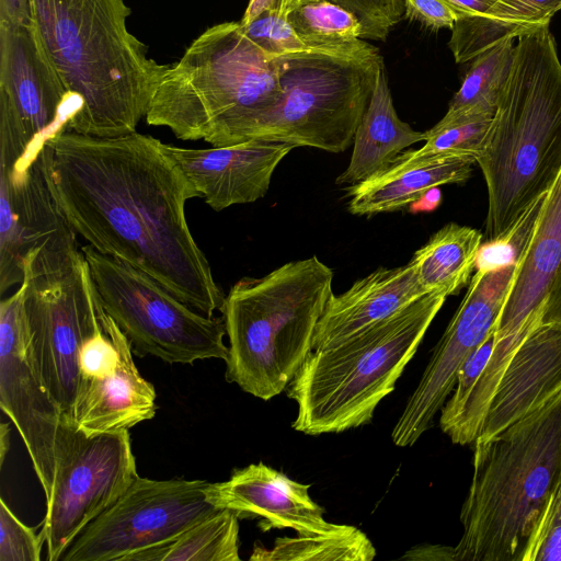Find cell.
<instances>
[{
	"label": "cell",
	"instance_id": "obj_14",
	"mask_svg": "<svg viewBox=\"0 0 561 561\" xmlns=\"http://www.w3.org/2000/svg\"><path fill=\"white\" fill-rule=\"evenodd\" d=\"M0 407L18 428L47 499L70 422L47 389L33 358L23 288L0 302Z\"/></svg>",
	"mask_w": 561,
	"mask_h": 561
},
{
	"label": "cell",
	"instance_id": "obj_24",
	"mask_svg": "<svg viewBox=\"0 0 561 561\" xmlns=\"http://www.w3.org/2000/svg\"><path fill=\"white\" fill-rule=\"evenodd\" d=\"M425 140L426 131L414 130L399 118L382 67L355 133L350 163L335 183L354 185L381 173L403 149Z\"/></svg>",
	"mask_w": 561,
	"mask_h": 561
},
{
	"label": "cell",
	"instance_id": "obj_46",
	"mask_svg": "<svg viewBox=\"0 0 561 561\" xmlns=\"http://www.w3.org/2000/svg\"><path fill=\"white\" fill-rule=\"evenodd\" d=\"M10 426L9 423L1 422L0 425V465L4 462L5 455L10 448Z\"/></svg>",
	"mask_w": 561,
	"mask_h": 561
},
{
	"label": "cell",
	"instance_id": "obj_35",
	"mask_svg": "<svg viewBox=\"0 0 561 561\" xmlns=\"http://www.w3.org/2000/svg\"><path fill=\"white\" fill-rule=\"evenodd\" d=\"M360 21L362 39L386 41L404 15V0H333Z\"/></svg>",
	"mask_w": 561,
	"mask_h": 561
},
{
	"label": "cell",
	"instance_id": "obj_34",
	"mask_svg": "<svg viewBox=\"0 0 561 561\" xmlns=\"http://www.w3.org/2000/svg\"><path fill=\"white\" fill-rule=\"evenodd\" d=\"M41 534L23 524L0 497V561H39Z\"/></svg>",
	"mask_w": 561,
	"mask_h": 561
},
{
	"label": "cell",
	"instance_id": "obj_15",
	"mask_svg": "<svg viewBox=\"0 0 561 561\" xmlns=\"http://www.w3.org/2000/svg\"><path fill=\"white\" fill-rule=\"evenodd\" d=\"M44 142L0 122V294L22 283L32 249L70 228L44 176Z\"/></svg>",
	"mask_w": 561,
	"mask_h": 561
},
{
	"label": "cell",
	"instance_id": "obj_2",
	"mask_svg": "<svg viewBox=\"0 0 561 561\" xmlns=\"http://www.w3.org/2000/svg\"><path fill=\"white\" fill-rule=\"evenodd\" d=\"M32 22L76 113L65 129L96 137L136 131L170 65L127 27L126 0H28Z\"/></svg>",
	"mask_w": 561,
	"mask_h": 561
},
{
	"label": "cell",
	"instance_id": "obj_32",
	"mask_svg": "<svg viewBox=\"0 0 561 561\" xmlns=\"http://www.w3.org/2000/svg\"><path fill=\"white\" fill-rule=\"evenodd\" d=\"M546 194L531 203L504 233L482 243L476 271H489L522 262L536 229Z\"/></svg>",
	"mask_w": 561,
	"mask_h": 561
},
{
	"label": "cell",
	"instance_id": "obj_21",
	"mask_svg": "<svg viewBox=\"0 0 561 561\" xmlns=\"http://www.w3.org/2000/svg\"><path fill=\"white\" fill-rule=\"evenodd\" d=\"M426 294L411 262L391 268L378 267L346 291L331 295L317 324L312 351L336 345Z\"/></svg>",
	"mask_w": 561,
	"mask_h": 561
},
{
	"label": "cell",
	"instance_id": "obj_31",
	"mask_svg": "<svg viewBox=\"0 0 561 561\" xmlns=\"http://www.w3.org/2000/svg\"><path fill=\"white\" fill-rule=\"evenodd\" d=\"M494 114H472L440 119L426 130L425 145L405 151L411 157L432 154L468 156L476 159L483 150Z\"/></svg>",
	"mask_w": 561,
	"mask_h": 561
},
{
	"label": "cell",
	"instance_id": "obj_26",
	"mask_svg": "<svg viewBox=\"0 0 561 561\" xmlns=\"http://www.w3.org/2000/svg\"><path fill=\"white\" fill-rule=\"evenodd\" d=\"M239 516L218 510L173 541L147 549L129 561H240Z\"/></svg>",
	"mask_w": 561,
	"mask_h": 561
},
{
	"label": "cell",
	"instance_id": "obj_17",
	"mask_svg": "<svg viewBox=\"0 0 561 561\" xmlns=\"http://www.w3.org/2000/svg\"><path fill=\"white\" fill-rule=\"evenodd\" d=\"M162 146L216 211L264 197L277 165L294 148L261 139L209 149Z\"/></svg>",
	"mask_w": 561,
	"mask_h": 561
},
{
	"label": "cell",
	"instance_id": "obj_9",
	"mask_svg": "<svg viewBox=\"0 0 561 561\" xmlns=\"http://www.w3.org/2000/svg\"><path fill=\"white\" fill-rule=\"evenodd\" d=\"M20 285L33 358L62 413L73 421L80 350L102 328L101 304L77 234L68 228L32 249Z\"/></svg>",
	"mask_w": 561,
	"mask_h": 561
},
{
	"label": "cell",
	"instance_id": "obj_29",
	"mask_svg": "<svg viewBox=\"0 0 561 561\" xmlns=\"http://www.w3.org/2000/svg\"><path fill=\"white\" fill-rule=\"evenodd\" d=\"M287 20L309 46L329 47L362 37V23L350 10L333 0H293Z\"/></svg>",
	"mask_w": 561,
	"mask_h": 561
},
{
	"label": "cell",
	"instance_id": "obj_44",
	"mask_svg": "<svg viewBox=\"0 0 561 561\" xmlns=\"http://www.w3.org/2000/svg\"><path fill=\"white\" fill-rule=\"evenodd\" d=\"M540 323L561 328V273L547 297Z\"/></svg>",
	"mask_w": 561,
	"mask_h": 561
},
{
	"label": "cell",
	"instance_id": "obj_13",
	"mask_svg": "<svg viewBox=\"0 0 561 561\" xmlns=\"http://www.w3.org/2000/svg\"><path fill=\"white\" fill-rule=\"evenodd\" d=\"M517 265L476 271L424 373L391 432L398 447H411L433 426L467 357L495 329Z\"/></svg>",
	"mask_w": 561,
	"mask_h": 561
},
{
	"label": "cell",
	"instance_id": "obj_30",
	"mask_svg": "<svg viewBox=\"0 0 561 561\" xmlns=\"http://www.w3.org/2000/svg\"><path fill=\"white\" fill-rule=\"evenodd\" d=\"M445 1L458 15L448 42L456 62L471 61L484 50L511 38L500 19L503 0Z\"/></svg>",
	"mask_w": 561,
	"mask_h": 561
},
{
	"label": "cell",
	"instance_id": "obj_18",
	"mask_svg": "<svg viewBox=\"0 0 561 561\" xmlns=\"http://www.w3.org/2000/svg\"><path fill=\"white\" fill-rule=\"evenodd\" d=\"M311 484L300 483L263 462L236 469L222 482L205 485L206 500L216 508L231 510L239 518H260L263 530L293 529L322 533L336 524L324 519V508L309 495Z\"/></svg>",
	"mask_w": 561,
	"mask_h": 561
},
{
	"label": "cell",
	"instance_id": "obj_23",
	"mask_svg": "<svg viewBox=\"0 0 561 561\" xmlns=\"http://www.w3.org/2000/svg\"><path fill=\"white\" fill-rule=\"evenodd\" d=\"M476 163L468 156L400 153L383 172L346 188L347 210L356 216L401 210L433 187L467 182Z\"/></svg>",
	"mask_w": 561,
	"mask_h": 561
},
{
	"label": "cell",
	"instance_id": "obj_4",
	"mask_svg": "<svg viewBox=\"0 0 561 561\" xmlns=\"http://www.w3.org/2000/svg\"><path fill=\"white\" fill-rule=\"evenodd\" d=\"M488 240L504 233L561 172V61L549 24L517 37L482 152Z\"/></svg>",
	"mask_w": 561,
	"mask_h": 561
},
{
	"label": "cell",
	"instance_id": "obj_12",
	"mask_svg": "<svg viewBox=\"0 0 561 561\" xmlns=\"http://www.w3.org/2000/svg\"><path fill=\"white\" fill-rule=\"evenodd\" d=\"M205 480L138 477L72 541L61 561H129L167 545L218 511L205 496Z\"/></svg>",
	"mask_w": 561,
	"mask_h": 561
},
{
	"label": "cell",
	"instance_id": "obj_3",
	"mask_svg": "<svg viewBox=\"0 0 561 561\" xmlns=\"http://www.w3.org/2000/svg\"><path fill=\"white\" fill-rule=\"evenodd\" d=\"M561 481V390L488 439H477L455 561H525Z\"/></svg>",
	"mask_w": 561,
	"mask_h": 561
},
{
	"label": "cell",
	"instance_id": "obj_42",
	"mask_svg": "<svg viewBox=\"0 0 561 561\" xmlns=\"http://www.w3.org/2000/svg\"><path fill=\"white\" fill-rule=\"evenodd\" d=\"M291 2L293 0H249L244 14L239 22L244 26L265 11H273L287 16Z\"/></svg>",
	"mask_w": 561,
	"mask_h": 561
},
{
	"label": "cell",
	"instance_id": "obj_43",
	"mask_svg": "<svg viewBox=\"0 0 561 561\" xmlns=\"http://www.w3.org/2000/svg\"><path fill=\"white\" fill-rule=\"evenodd\" d=\"M31 21L28 0H0V23L19 24Z\"/></svg>",
	"mask_w": 561,
	"mask_h": 561
},
{
	"label": "cell",
	"instance_id": "obj_11",
	"mask_svg": "<svg viewBox=\"0 0 561 561\" xmlns=\"http://www.w3.org/2000/svg\"><path fill=\"white\" fill-rule=\"evenodd\" d=\"M128 431L87 435L67 426L41 535L59 561L78 535L138 478Z\"/></svg>",
	"mask_w": 561,
	"mask_h": 561
},
{
	"label": "cell",
	"instance_id": "obj_20",
	"mask_svg": "<svg viewBox=\"0 0 561 561\" xmlns=\"http://www.w3.org/2000/svg\"><path fill=\"white\" fill-rule=\"evenodd\" d=\"M100 320L118 350L119 360L114 374L80 381L73 422L87 435L128 431L151 420L157 410L153 385L138 371L130 342L102 306Z\"/></svg>",
	"mask_w": 561,
	"mask_h": 561
},
{
	"label": "cell",
	"instance_id": "obj_16",
	"mask_svg": "<svg viewBox=\"0 0 561 561\" xmlns=\"http://www.w3.org/2000/svg\"><path fill=\"white\" fill-rule=\"evenodd\" d=\"M75 102L33 24L0 23V118L33 140L65 129Z\"/></svg>",
	"mask_w": 561,
	"mask_h": 561
},
{
	"label": "cell",
	"instance_id": "obj_40",
	"mask_svg": "<svg viewBox=\"0 0 561 561\" xmlns=\"http://www.w3.org/2000/svg\"><path fill=\"white\" fill-rule=\"evenodd\" d=\"M404 16L431 31L451 30L458 19L445 0H404Z\"/></svg>",
	"mask_w": 561,
	"mask_h": 561
},
{
	"label": "cell",
	"instance_id": "obj_22",
	"mask_svg": "<svg viewBox=\"0 0 561 561\" xmlns=\"http://www.w3.org/2000/svg\"><path fill=\"white\" fill-rule=\"evenodd\" d=\"M561 273V172L546 194L533 238L495 327V337L541 320L553 283Z\"/></svg>",
	"mask_w": 561,
	"mask_h": 561
},
{
	"label": "cell",
	"instance_id": "obj_41",
	"mask_svg": "<svg viewBox=\"0 0 561 561\" xmlns=\"http://www.w3.org/2000/svg\"><path fill=\"white\" fill-rule=\"evenodd\" d=\"M407 560L455 561V547L442 545L415 546L401 557Z\"/></svg>",
	"mask_w": 561,
	"mask_h": 561
},
{
	"label": "cell",
	"instance_id": "obj_8",
	"mask_svg": "<svg viewBox=\"0 0 561 561\" xmlns=\"http://www.w3.org/2000/svg\"><path fill=\"white\" fill-rule=\"evenodd\" d=\"M284 58L280 98L253 121L244 142L261 139L333 153L350 148L385 67L379 49L359 38Z\"/></svg>",
	"mask_w": 561,
	"mask_h": 561
},
{
	"label": "cell",
	"instance_id": "obj_28",
	"mask_svg": "<svg viewBox=\"0 0 561 561\" xmlns=\"http://www.w3.org/2000/svg\"><path fill=\"white\" fill-rule=\"evenodd\" d=\"M513 39H505L471 60L443 121L465 115L494 114L514 61Z\"/></svg>",
	"mask_w": 561,
	"mask_h": 561
},
{
	"label": "cell",
	"instance_id": "obj_1",
	"mask_svg": "<svg viewBox=\"0 0 561 561\" xmlns=\"http://www.w3.org/2000/svg\"><path fill=\"white\" fill-rule=\"evenodd\" d=\"M41 161L54 203L76 234L195 310L221 311L226 296L185 215L186 202L199 193L161 140L137 131L96 137L61 129L45 140Z\"/></svg>",
	"mask_w": 561,
	"mask_h": 561
},
{
	"label": "cell",
	"instance_id": "obj_7",
	"mask_svg": "<svg viewBox=\"0 0 561 561\" xmlns=\"http://www.w3.org/2000/svg\"><path fill=\"white\" fill-rule=\"evenodd\" d=\"M446 298L426 294L336 345L311 351L287 387L298 407L291 427L316 436L369 424Z\"/></svg>",
	"mask_w": 561,
	"mask_h": 561
},
{
	"label": "cell",
	"instance_id": "obj_27",
	"mask_svg": "<svg viewBox=\"0 0 561 561\" xmlns=\"http://www.w3.org/2000/svg\"><path fill=\"white\" fill-rule=\"evenodd\" d=\"M376 548L359 528L336 524L332 529L278 537L271 549L254 545L250 560L257 561H371Z\"/></svg>",
	"mask_w": 561,
	"mask_h": 561
},
{
	"label": "cell",
	"instance_id": "obj_6",
	"mask_svg": "<svg viewBox=\"0 0 561 561\" xmlns=\"http://www.w3.org/2000/svg\"><path fill=\"white\" fill-rule=\"evenodd\" d=\"M332 280L331 267L316 255L239 279L221 308L229 341L226 380L265 401L287 389L312 351Z\"/></svg>",
	"mask_w": 561,
	"mask_h": 561
},
{
	"label": "cell",
	"instance_id": "obj_45",
	"mask_svg": "<svg viewBox=\"0 0 561 561\" xmlns=\"http://www.w3.org/2000/svg\"><path fill=\"white\" fill-rule=\"evenodd\" d=\"M442 193L438 187H433L425 192L417 201L413 202L409 207L413 214L421 211H432L440 204Z\"/></svg>",
	"mask_w": 561,
	"mask_h": 561
},
{
	"label": "cell",
	"instance_id": "obj_33",
	"mask_svg": "<svg viewBox=\"0 0 561 561\" xmlns=\"http://www.w3.org/2000/svg\"><path fill=\"white\" fill-rule=\"evenodd\" d=\"M241 25V24H240ZM241 28L245 36L272 58H283L332 48L307 45L289 24L287 16L265 11Z\"/></svg>",
	"mask_w": 561,
	"mask_h": 561
},
{
	"label": "cell",
	"instance_id": "obj_36",
	"mask_svg": "<svg viewBox=\"0 0 561 561\" xmlns=\"http://www.w3.org/2000/svg\"><path fill=\"white\" fill-rule=\"evenodd\" d=\"M561 0H503L501 19L514 38L550 24Z\"/></svg>",
	"mask_w": 561,
	"mask_h": 561
},
{
	"label": "cell",
	"instance_id": "obj_5",
	"mask_svg": "<svg viewBox=\"0 0 561 561\" xmlns=\"http://www.w3.org/2000/svg\"><path fill=\"white\" fill-rule=\"evenodd\" d=\"M285 58L250 41L240 22L206 28L162 78L145 117L181 140L244 142L253 121L280 98Z\"/></svg>",
	"mask_w": 561,
	"mask_h": 561
},
{
	"label": "cell",
	"instance_id": "obj_10",
	"mask_svg": "<svg viewBox=\"0 0 561 561\" xmlns=\"http://www.w3.org/2000/svg\"><path fill=\"white\" fill-rule=\"evenodd\" d=\"M81 250L102 309L126 335L134 354L169 364L227 359L222 317L195 310L142 271L90 244Z\"/></svg>",
	"mask_w": 561,
	"mask_h": 561
},
{
	"label": "cell",
	"instance_id": "obj_38",
	"mask_svg": "<svg viewBox=\"0 0 561 561\" xmlns=\"http://www.w3.org/2000/svg\"><path fill=\"white\" fill-rule=\"evenodd\" d=\"M494 343L495 329L462 363L457 374L454 393L443 405L439 420L449 417L461 407L470 390L479 379L482 370L486 366L492 354Z\"/></svg>",
	"mask_w": 561,
	"mask_h": 561
},
{
	"label": "cell",
	"instance_id": "obj_25",
	"mask_svg": "<svg viewBox=\"0 0 561 561\" xmlns=\"http://www.w3.org/2000/svg\"><path fill=\"white\" fill-rule=\"evenodd\" d=\"M482 245V233L455 222L436 231L410 261L423 289L451 296L471 279Z\"/></svg>",
	"mask_w": 561,
	"mask_h": 561
},
{
	"label": "cell",
	"instance_id": "obj_19",
	"mask_svg": "<svg viewBox=\"0 0 561 561\" xmlns=\"http://www.w3.org/2000/svg\"><path fill=\"white\" fill-rule=\"evenodd\" d=\"M560 390L561 328L539 323L510 358L477 439L494 436L540 408Z\"/></svg>",
	"mask_w": 561,
	"mask_h": 561
},
{
	"label": "cell",
	"instance_id": "obj_37",
	"mask_svg": "<svg viewBox=\"0 0 561 561\" xmlns=\"http://www.w3.org/2000/svg\"><path fill=\"white\" fill-rule=\"evenodd\" d=\"M525 561H561V481L550 500Z\"/></svg>",
	"mask_w": 561,
	"mask_h": 561
},
{
	"label": "cell",
	"instance_id": "obj_39",
	"mask_svg": "<svg viewBox=\"0 0 561 561\" xmlns=\"http://www.w3.org/2000/svg\"><path fill=\"white\" fill-rule=\"evenodd\" d=\"M119 353L103 327L90 336L79 354L81 379L103 378L115 373Z\"/></svg>",
	"mask_w": 561,
	"mask_h": 561
}]
</instances>
